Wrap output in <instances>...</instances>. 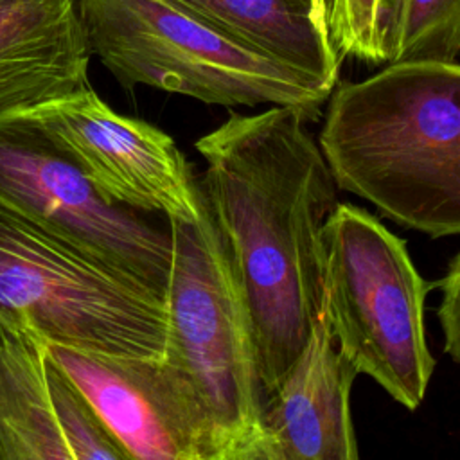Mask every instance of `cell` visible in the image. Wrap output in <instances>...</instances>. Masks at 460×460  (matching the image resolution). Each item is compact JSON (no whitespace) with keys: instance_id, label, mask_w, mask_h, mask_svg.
Masks as SVG:
<instances>
[{"instance_id":"cell-1","label":"cell","mask_w":460,"mask_h":460,"mask_svg":"<svg viewBox=\"0 0 460 460\" xmlns=\"http://www.w3.org/2000/svg\"><path fill=\"white\" fill-rule=\"evenodd\" d=\"M295 108L230 117L196 142L199 183L225 244L268 397L325 304L323 226L338 183Z\"/></svg>"},{"instance_id":"cell-2","label":"cell","mask_w":460,"mask_h":460,"mask_svg":"<svg viewBox=\"0 0 460 460\" xmlns=\"http://www.w3.org/2000/svg\"><path fill=\"white\" fill-rule=\"evenodd\" d=\"M327 101L318 146L338 187L429 237L460 235V65L388 63Z\"/></svg>"},{"instance_id":"cell-3","label":"cell","mask_w":460,"mask_h":460,"mask_svg":"<svg viewBox=\"0 0 460 460\" xmlns=\"http://www.w3.org/2000/svg\"><path fill=\"white\" fill-rule=\"evenodd\" d=\"M92 56L133 88L219 106H289L322 115L331 90L219 32L172 0H75Z\"/></svg>"},{"instance_id":"cell-4","label":"cell","mask_w":460,"mask_h":460,"mask_svg":"<svg viewBox=\"0 0 460 460\" xmlns=\"http://www.w3.org/2000/svg\"><path fill=\"white\" fill-rule=\"evenodd\" d=\"M169 223L172 266L164 356L199 399L221 460H255L266 395L225 244L205 198L194 219Z\"/></svg>"},{"instance_id":"cell-5","label":"cell","mask_w":460,"mask_h":460,"mask_svg":"<svg viewBox=\"0 0 460 460\" xmlns=\"http://www.w3.org/2000/svg\"><path fill=\"white\" fill-rule=\"evenodd\" d=\"M0 316L49 345L158 358L167 302L0 205Z\"/></svg>"},{"instance_id":"cell-6","label":"cell","mask_w":460,"mask_h":460,"mask_svg":"<svg viewBox=\"0 0 460 460\" xmlns=\"http://www.w3.org/2000/svg\"><path fill=\"white\" fill-rule=\"evenodd\" d=\"M322 243L325 309L338 350L395 402L417 410L435 368L424 327L429 284L404 241L356 205H336Z\"/></svg>"},{"instance_id":"cell-7","label":"cell","mask_w":460,"mask_h":460,"mask_svg":"<svg viewBox=\"0 0 460 460\" xmlns=\"http://www.w3.org/2000/svg\"><path fill=\"white\" fill-rule=\"evenodd\" d=\"M0 205L167 298V217L111 199L31 110L0 117Z\"/></svg>"},{"instance_id":"cell-8","label":"cell","mask_w":460,"mask_h":460,"mask_svg":"<svg viewBox=\"0 0 460 460\" xmlns=\"http://www.w3.org/2000/svg\"><path fill=\"white\" fill-rule=\"evenodd\" d=\"M115 201L167 219H194L203 194L174 140L111 110L88 86L31 108Z\"/></svg>"},{"instance_id":"cell-9","label":"cell","mask_w":460,"mask_h":460,"mask_svg":"<svg viewBox=\"0 0 460 460\" xmlns=\"http://www.w3.org/2000/svg\"><path fill=\"white\" fill-rule=\"evenodd\" d=\"M128 460H221L214 428L180 370L165 358L49 345Z\"/></svg>"},{"instance_id":"cell-10","label":"cell","mask_w":460,"mask_h":460,"mask_svg":"<svg viewBox=\"0 0 460 460\" xmlns=\"http://www.w3.org/2000/svg\"><path fill=\"white\" fill-rule=\"evenodd\" d=\"M0 460H128L49 343L2 316Z\"/></svg>"},{"instance_id":"cell-11","label":"cell","mask_w":460,"mask_h":460,"mask_svg":"<svg viewBox=\"0 0 460 460\" xmlns=\"http://www.w3.org/2000/svg\"><path fill=\"white\" fill-rule=\"evenodd\" d=\"M356 376L334 343L323 304L302 352L264 401L255 460H356Z\"/></svg>"},{"instance_id":"cell-12","label":"cell","mask_w":460,"mask_h":460,"mask_svg":"<svg viewBox=\"0 0 460 460\" xmlns=\"http://www.w3.org/2000/svg\"><path fill=\"white\" fill-rule=\"evenodd\" d=\"M75 0H0V117L88 86Z\"/></svg>"},{"instance_id":"cell-13","label":"cell","mask_w":460,"mask_h":460,"mask_svg":"<svg viewBox=\"0 0 460 460\" xmlns=\"http://www.w3.org/2000/svg\"><path fill=\"white\" fill-rule=\"evenodd\" d=\"M237 43L309 77L338 84L340 61L325 0H172Z\"/></svg>"},{"instance_id":"cell-14","label":"cell","mask_w":460,"mask_h":460,"mask_svg":"<svg viewBox=\"0 0 460 460\" xmlns=\"http://www.w3.org/2000/svg\"><path fill=\"white\" fill-rule=\"evenodd\" d=\"M381 49L383 65L456 61L460 0H383Z\"/></svg>"},{"instance_id":"cell-15","label":"cell","mask_w":460,"mask_h":460,"mask_svg":"<svg viewBox=\"0 0 460 460\" xmlns=\"http://www.w3.org/2000/svg\"><path fill=\"white\" fill-rule=\"evenodd\" d=\"M327 25L338 54L383 65V0H325Z\"/></svg>"},{"instance_id":"cell-16","label":"cell","mask_w":460,"mask_h":460,"mask_svg":"<svg viewBox=\"0 0 460 460\" xmlns=\"http://www.w3.org/2000/svg\"><path fill=\"white\" fill-rule=\"evenodd\" d=\"M442 302L438 320L444 331V350L460 365V252L440 280Z\"/></svg>"}]
</instances>
